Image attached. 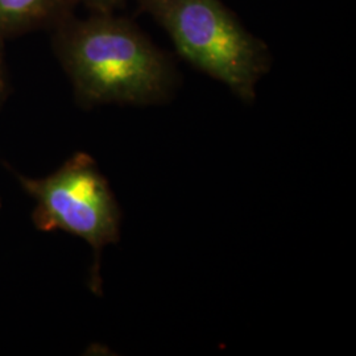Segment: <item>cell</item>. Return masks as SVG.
<instances>
[{
	"mask_svg": "<svg viewBox=\"0 0 356 356\" xmlns=\"http://www.w3.org/2000/svg\"><path fill=\"white\" fill-rule=\"evenodd\" d=\"M56 51L83 107L159 106L181 83L175 58L140 26L114 13L58 24Z\"/></svg>",
	"mask_w": 356,
	"mask_h": 356,
	"instance_id": "obj_1",
	"label": "cell"
},
{
	"mask_svg": "<svg viewBox=\"0 0 356 356\" xmlns=\"http://www.w3.org/2000/svg\"><path fill=\"white\" fill-rule=\"evenodd\" d=\"M138 10L165 31L188 64L252 104L273 57L267 42L222 0H136Z\"/></svg>",
	"mask_w": 356,
	"mask_h": 356,
	"instance_id": "obj_2",
	"label": "cell"
},
{
	"mask_svg": "<svg viewBox=\"0 0 356 356\" xmlns=\"http://www.w3.org/2000/svg\"><path fill=\"white\" fill-rule=\"evenodd\" d=\"M20 182L36 201L35 225L61 229L89 243L99 268L103 248L120 239L122 213L108 181L88 153H76L48 177Z\"/></svg>",
	"mask_w": 356,
	"mask_h": 356,
	"instance_id": "obj_3",
	"label": "cell"
},
{
	"mask_svg": "<svg viewBox=\"0 0 356 356\" xmlns=\"http://www.w3.org/2000/svg\"><path fill=\"white\" fill-rule=\"evenodd\" d=\"M78 0H0V36L56 23L72 16Z\"/></svg>",
	"mask_w": 356,
	"mask_h": 356,
	"instance_id": "obj_4",
	"label": "cell"
},
{
	"mask_svg": "<svg viewBox=\"0 0 356 356\" xmlns=\"http://www.w3.org/2000/svg\"><path fill=\"white\" fill-rule=\"evenodd\" d=\"M94 13H114L126 0H78Z\"/></svg>",
	"mask_w": 356,
	"mask_h": 356,
	"instance_id": "obj_5",
	"label": "cell"
},
{
	"mask_svg": "<svg viewBox=\"0 0 356 356\" xmlns=\"http://www.w3.org/2000/svg\"><path fill=\"white\" fill-rule=\"evenodd\" d=\"M1 40L3 38L0 36V103L4 98L6 94V72H4V61H3V51H1Z\"/></svg>",
	"mask_w": 356,
	"mask_h": 356,
	"instance_id": "obj_6",
	"label": "cell"
}]
</instances>
